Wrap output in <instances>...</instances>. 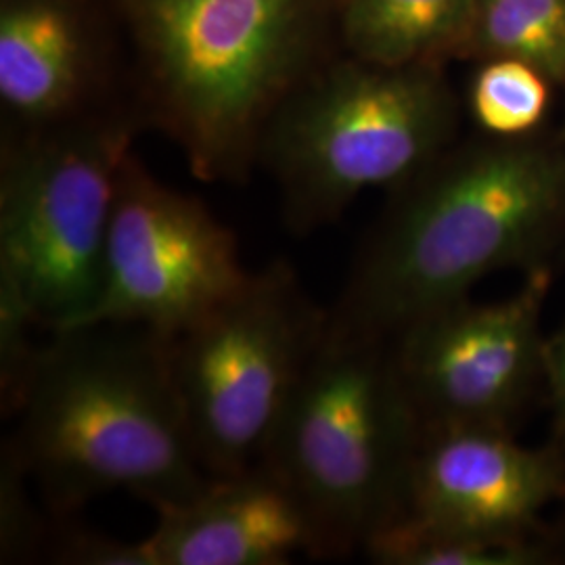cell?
Returning <instances> with one entry per match:
<instances>
[{"mask_svg":"<svg viewBox=\"0 0 565 565\" xmlns=\"http://www.w3.org/2000/svg\"><path fill=\"white\" fill-rule=\"evenodd\" d=\"M562 505V513L553 524L543 525V545L551 564H565V497Z\"/></svg>","mask_w":565,"mask_h":565,"instance_id":"ac0fdd59","label":"cell"},{"mask_svg":"<svg viewBox=\"0 0 565 565\" xmlns=\"http://www.w3.org/2000/svg\"><path fill=\"white\" fill-rule=\"evenodd\" d=\"M564 141H565V130H564Z\"/></svg>","mask_w":565,"mask_h":565,"instance_id":"d6986e66","label":"cell"},{"mask_svg":"<svg viewBox=\"0 0 565 565\" xmlns=\"http://www.w3.org/2000/svg\"><path fill=\"white\" fill-rule=\"evenodd\" d=\"M394 189L331 323L392 340L492 273L565 258L564 137L448 145Z\"/></svg>","mask_w":565,"mask_h":565,"instance_id":"6da1fadb","label":"cell"},{"mask_svg":"<svg viewBox=\"0 0 565 565\" xmlns=\"http://www.w3.org/2000/svg\"><path fill=\"white\" fill-rule=\"evenodd\" d=\"M4 455L72 515L111 492L153 509L198 494L203 471L172 377L168 338L135 324L51 333L39 348Z\"/></svg>","mask_w":565,"mask_h":565,"instance_id":"7a4b0ae2","label":"cell"},{"mask_svg":"<svg viewBox=\"0 0 565 565\" xmlns=\"http://www.w3.org/2000/svg\"><path fill=\"white\" fill-rule=\"evenodd\" d=\"M457 57L522 61L565 86V0H473Z\"/></svg>","mask_w":565,"mask_h":565,"instance_id":"5bb4252c","label":"cell"},{"mask_svg":"<svg viewBox=\"0 0 565 565\" xmlns=\"http://www.w3.org/2000/svg\"><path fill=\"white\" fill-rule=\"evenodd\" d=\"M545 390L555 415V429L565 445V324L546 338Z\"/></svg>","mask_w":565,"mask_h":565,"instance_id":"e0dca14e","label":"cell"},{"mask_svg":"<svg viewBox=\"0 0 565 565\" xmlns=\"http://www.w3.org/2000/svg\"><path fill=\"white\" fill-rule=\"evenodd\" d=\"M373 564L384 565H545L543 541H490L450 534L396 518L363 548Z\"/></svg>","mask_w":565,"mask_h":565,"instance_id":"9a60e30c","label":"cell"},{"mask_svg":"<svg viewBox=\"0 0 565 565\" xmlns=\"http://www.w3.org/2000/svg\"><path fill=\"white\" fill-rule=\"evenodd\" d=\"M553 268L525 273L522 289L507 300L448 303L390 340L424 427L513 429L534 394L545 387L541 319Z\"/></svg>","mask_w":565,"mask_h":565,"instance_id":"9c48e42d","label":"cell"},{"mask_svg":"<svg viewBox=\"0 0 565 565\" xmlns=\"http://www.w3.org/2000/svg\"><path fill=\"white\" fill-rule=\"evenodd\" d=\"M142 61L145 118L203 181H239L273 114L321 65L340 0H114Z\"/></svg>","mask_w":565,"mask_h":565,"instance_id":"3957f363","label":"cell"},{"mask_svg":"<svg viewBox=\"0 0 565 565\" xmlns=\"http://www.w3.org/2000/svg\"><path fill=\"white\" fill-rule=\"evenodd\" d=\"M139 118L99 111L4 141L0 285L49 333L74 329L102 291L121 166Z\"/></svg>","mask_w":565,"mask_h":565,"instance_id":"8992f818","label":"cell"},{"mask_svg":"<svg viewBox=\"0 0 565 565\" xmlns=\"http://www.w3.org/2000/svg\"><path fill=\"white\" fill-rule=\"evenodd\" d=\"M97 34L88 0H0V102L15 130L105 111Z\"/></svg>","mask_w":565,"mask_h":565,"instance_id":"7c38bea8","label":"cell"},{"mask_svg":"<svg viewBox=\"0 0 565 565\" xmlns=\"http://www.w3.org/2000/svg\"><path fill=\"white\" fill-rule=\"evenodd\" d=\"M564 448H530L501 427L427 425L398 518L476 539L543 541V513L565 497Z\"/></svg>","mask_w":565,"mask_h":565,"instance_id":"30bf717a","label":"cell"},{"mask_svg":"<svg viewBox=\"0 0 565 565\" xmlns=\"http://www.w3.org/2000/svg\"><path fill=\"white\" fill-rule=\"evenodd\" d=\"M473 0H340L350 57L377 65L443 63L463 42Z\"/></svg>","mask_w":565,"mask_h":565,"instance_id":"4fadbf2b","label":"cell"},{"mask_svg":"<svg viewBox=\"0 0 565 565\" xmlns=\"http://www.w3.org/2000/svg\"><path fill=\"white\" fill-rule=\"evenodd\" d=\"M249 277L235 233L198 198L121 166L102 291L78 327L135 324L172 338Z\"/></svg>","mask_w":565,"mask_h":565,"instance_id":"ba28073f","label":"cell"},{"mask_svg":"<svg viewBox=\"0 0 565 565\" xmlns=\"http://www.w3.org/2000/svg\"><path fill=\"white\" fill-rule=\"evenodd\" d=\"M327 319L329 310L312 302L296 270L273 263L168 338L189 434L210 478L260 463Z\"/></svg>","mask_w":565,"mask_h":565,"instance_id":"52a82bcc","label":"cell"},{"mask_svg":"<svg viewBox=\"0 0 565 565\" xmlns=\"http://www.w3.org/2000/svg\"><path fill=\"white\" fill-rule=\"evenodd\" d=\"M147 536L120 543L118 565H282L324 557L300 497L268 465L210 478L181 503L156 509Z\"/></svg>","mask_w":565,"mask_h":565,"instance_id":"8fae6325","label":"cell"},{"mask_svg":"<svg viewBox=\"0 0 565 565\" xmlns=\"http://www.w3.org/2000/svg\"><path fill=\"white\" fill-rule=\"evenodd\" d=\"M548 84L527 63L488 60L471 82L469 109L490 137L534 135L548 107Z\"/></svg>","mask_w":565,"mask_h":565,"instance_id":"2e32d148","label":"cell"},{"mask_svg":"<svg viewBox=\"0 0 565 565\" xmlns=\"http://www.w3.org/2000/svg\"><path fill=\"white\" fill-rule=\"evenodd\" d=\"M457 102L440 63H324L279 105L258 147L281 191L285 223L312 233L366 189L398 186L443 153Z\"/></svg>","mask_w":565,"mask_h":565,"instance_id":"5b68a950","label":"cell"},{"mask_svg":"<svg viewBox=\"0 0 565 565\" xmlns=\"http://www.w3.org/2000/svg\"><path fill=\"white\" fill-rule=\"evenodd\" d=\"M422 431L392 342L327 319L260 463L300 497L324 559L345 557L401 515Z\"/></svg>","mask_w":565,"mask_h":565,"instance_id":"277c9868","label":"cell"}]
</instances>
